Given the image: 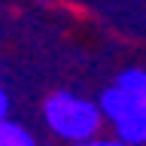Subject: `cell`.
<instances>
[{
    "instance_id": "1",
    "label": "cell",
    "mask_w": 146,
    "mask_h": 146,
    "mask_svg": "<svg viewBox=\"0 0 146 146\" xmlns=\"http://www.w3.org/2000/svg\"><path fill=\"white\" fill-rule=\"evenodd\" d=\"M43 116H46V125L52 128L58 137L64 140H88V137L98 134L100 128V110L98 104H91L85 98H76L70 91H55L46 98V107H43Z\"/></svg>"
},
{
    "instance_id": "2",
    "label": "cell",
    "mask_w": 146,
    "mask_h": 146,
    "mask_svg": "<svg viewBox=\"0 0 146 146\" xmlns=\"http://www.w3.org/2000/svg\"><path fill=\"white\" fill-rule=\"evenodd\" d=\"M113 125H116V134L122 143H128V146L146 143V107H134L131 113L116 119Z\"/></svg>"
},
{
    "instance_id": "3",
    "label": "cell",
    "mask_w": 146,
    "mask_h": 146,
    "mask_svg": "<svg viewBox=\"0 0 146 146\" xmlns=\"http://www.w3.org/2000/svg\"><path fill=\"white\" fill-rule=\"evenodd\" d=\"M137 107V100L128 94L122 85H113V88H107L104 94H100V104H98V110H100V116H107L110 122H116V119H122L125 113H131V110Z\"/></svg>"
},
{
    "instance_id": "4",
    "label": "cell",
    "mask_w": 146,
    "mask_h": 146,
    "mask_svg": "<svg viewBox=\"0 0 146 146\" xmlns=\"http://www.w3.org/2000/svg\"><path fill=\"white\" fill-rule=\"evenodd\" d=\"M0 146H36V140L27 134V128H21L18 122L3 119V122H0Z\"/></svg>"
},
{
    "instance_id": "5",
    "label": "cell",
    "mask_w": 146,
    "mask_h": 146,
    "mask_svg": "<svg viewBox=\"0 0 146 146\" xmlns=\"http://www.w3.org/2000/svg\"><path fill=\"white\" fill-rule=\"evenodd\" d=\"M119 85L137 100V107H146V70H125L119 76Z\"/></svg>"
},
{
    "instance_id": "6",
    "label": "cell",
    "mask_w": 146,
    "mask_h": 146,
    "mask_svg": "<svg viewBox=\"0 0 146 146\" xmlns=\"http://www.w3.org/2000/svg\"><path fill=\"white\" fill-rule=\"evenodd\" d=\"M73 146H128V143H122V140H94V137H88V140H79V143H73Z\"/></svg>"
},
{
    "instance_id": "7",
    "label": "cell",
    "mask_w": 146,
    "mask_h": 146,
    "mask_svg": "<svg viewBox=\"0 0 146 146\" xmlns=\"http://www.w3.org/2000/svg\"><path fill=\"white\" fill-rule=\"evenodd\" d=\"M6 110H9V98H6V91L0 88V122L6 119Z\"/></svg>"
}]
</instances>
